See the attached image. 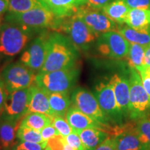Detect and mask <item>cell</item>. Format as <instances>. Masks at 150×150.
I'll return each mask as SVG.
<instances>
[{
	"instance_id": "45",
	"label": "cell",
	"mask_w": 150,
	"mask_h": 150,
	"mask_svg": "<svg viewBox=\"0 0 150 150\" xmlns=\"http://www.w3.org/2000/svg\"><path fill=\"white\" fill-rule=\"evenodd\" d=\"M45 150H51L50 149V147H48V146H47V147L45 148Z\"/></svg>"
},
{
	"instance_id": "1",
	"label": "cell",
	"mask_w": 150,
	"mask_h": 150,
	"mask_svg": "<svg viewBox=\"0 0 150 150\" xmlns=\"http://www.w3.org/2000/svg\"><path fill=\"white\" fill-rule=\"evenodd\" d=\"M77 56V50L68 38L56 31L50 33L46 59L39 73L74 66Z\"/></svg>"
},
{
	"instance_id": "10",
	"label": "cell",
	"mask_w": 150,
	"mask_h": 150,
	"mask_svg": "<svg viewBox=\"0 0 150 150\" xmlns=\"http://www.w3.org/2000/svg\"><path fill=\"white\" fill-rule=\"evenodd\" d=\"M49 36L50 33L45 30L39 33L27 45L20 61L33 71H40L46 59Z\"/></svg>"
},
{
	"instance_id": "8",
	"label": "cell",
	"mask_w": 150,
	"mask_h": 150,
	"mask_svg": "<svg viewBox=\"0 0 150 150\" xmlns=\"http://www.w3.org/2000/svg\"><path fill=\"white\" fill-rule=\"evenodd\" d=\"M130 43L117 31H111L100 35L96 41L98 53L111 59H122L128 54Z\"/></svg>"
},
{
	"instance_id": "30",
	"label": "cell",
	"mask_w": 150,
	"mask_h": 150,
	"mask_svg": "<svg viewBox=\"0 0 150 150\" xmlns=\"http://www.w3.org/2000/svg\"><path fill=\"white\" fill-rule=\"evenodd\" d=\"M52 125L57 129L59 134L64 138L70 134L73 131H74L72 127L67 122L65 117L60 115H54L53 117H52Z\"/></svg>"
},
{
	"instance_id": "17",
	"label": "cell",
	"mask_w": 150,
	"mask_h": 150,
	"mask_svg": "<svg viewBox=\"0 0 150 150\" xmlns=\"http://www.w3.org/2000/svg\"><path fill=\"white\" fill-rule=\"evenodd\" d=\"M24 117H11L4 114H2V115L1 116L0 146L3 150H10L15 145L17 132Z\"/></svg>"
},
{
	"instance_id": "9",
	"label": "cell",
	"mask_w": 150,
	"mask_h": 150,
	"mask_svg": "<svg viewBox=\"0 0 150 150\" xmlns=\"http://www.w3.org/2000/svg\"><path fill=\"white\" fill-rule=\"evenodd\" d=\"M71 102L72 106L84 114L103 125L110 126V120L101 108L95 95L91 92L79 88L72 94Z\"/></svg>"
},
{
	"instance_id": "23",
	"label": "cell",
	"mask_w": 150,
	"mask_h": 150,
	"mask_svg": "<svg viewBox=\"0 0 150 150\" xmlns=\"http://www.w3.org/2000/svg\"><path fill=\"white\" fill-rule=\"evenodd\" d=\"M49 101L54 115L65 117L67 110L72 105L69 92L49 93Z\"/></svg>"
},
{
	"instance_id": "25",
	"label": "cell",
	"mask_w": 150,
	"mask_h": 150,
	"mask_svg": "<svg viewBox=\"0 0 150 150\" xmlns=\"http://www.w3.org/2000/svg\"><path fill=\"white\" fill-rule=\"evenodd\" d=\"M52 125V117L40 112H28L22 119L21 126L40 131L48 125Z\"/></svg>"
},
{
	"instance_id": "20",
	"label": "cell",
	"mask_w": 150,
	"mask_h": 150,
	"mask_svg": "<svg viewBox=\"0 0 150 150\" xmlns=\"http://www.w3.org/2000/svg\"><path fill=\"white\" fill-rule=\"evenodd\" d=\"M86 150H95L110 135L104 130L96 128H88L77 132Z\"/></svg>"
},
{
	"instance_id": "43",
	"label": "cell",
	"mask_w": 150,
	"mask_h": 150,
	"mask_svg": "<svg viewBox=\"0 0 150 150\" xmlns=\"http://www.w3.org/2000/svg\"><path fill=\"white\" fill-rule=\"evenodd\" d=\"M63 150H75L74 148H72L71 146H70L68 145V144L67 143L66 141H65V146H64V149Z\"/></svg>"
},
{
	"instance_id": "13",
	"label": "cell",
	"mask_w": 150,
	"mask_h": 150,
	"mask_svg": "<svg viewBox=\"0 0 150 150\" xmlns=\"http://www.w3.org/2000/svg\"><path fill=\"white\" fill-rule=\"evenodd\" d=\"M110 136L115 139L116 150H150L140 140L136 121L113 127Z\"/></svg>"
},
{
	"instance_id": "31",
	"label": "cell",
	"mask_w": 150,
	"mask_h": 150,
	"mask_svg": "<svg viewBox=\"0 0 150 150\" xmlns=\"http://www.w3.org/2000/svg\"><path fill=\"white\" fill-rule=\"evenodd\" d=\"M65 140L67 143L75 150H86L79 136L75 131H73L65 137Z\"/></svg>"
},
{
	"instance_id": "36",
	"label": "cell",
	"mask_w": 150,
	"mask_h": 150,
	"mask_svg": "<svg viewBox=\"0 0 150 150\" xmlns=\"http://www.w3.org/2000/svg\"><path fill=\"white\" fill-rule=\"evenodd\" d=\"M95 150H116V145L114 138L108 136L102 144H100Z\"/></svg>"
},
{
	"instance_id": "33",
	"label": "cell",
	"mask_w": 150,
	"mask_h": 150,
	"mask_svg": "<svg viewBox=\"0 0 150 150\" xmlns=\"http://www.w3.org/2000/svg\"><path fill=\"white\" fill-rule=\"evenodd\" d=\"M47 147V142L42 143H36V142H22L18 144L14 149H25V150H45Z\"/></svg>"
},
{
	"instance_id": "5",
	"label": "cell",
	"mask_w": 150,
	"mask_h": 150,
	"mask_svg": "<svg viewBox=\"0 0 150 150\" xmlns=\"http://www.w3.org/2000/svg\"><path fill=\"white\" fill-rule=\"evenodd\" d=\"M129 117L136 121L150 115V97L144 88L140 73L129 69Z\"/></svg>"
},
{
	"instance_id": "7",
	"label": "cell",
	"mask_w": 150,
	"mask_h": 150,
	"mask_svg": "<svg viewBox=\"0 0 150 150\" xmlns=\"http://www.w3.org/2000/svg\"><path fill=\"white\" fill-rule=\"evenodd\" d=\"M34 71L21 61L7 65L0 73V79L8 93L24 88L35 84Z\"/></svg>"
},
{
	"instance_id": "32",
	"label": "cell",
	"mask_w": 150,
	"mask_h": 150,
	"mask_svg": "<svg viewBox=\"0 0 150 150\" xmlns=\"http://www.w3.org/2000/svg\"><path fill=\"white\" fill-rule=\"evenodd\" d=\"M65 144L64 137L58 135L47 141V146L51 150H63Z\"/></svg>"
},
{
	"instance_id": "38",
	"label": "cell",
	"mask_w": 150,
	"mask_h": 150,
	"mask_svg": "<svg viewBox=\"0 0 150 150\" xmlns=\"http://www.w3.org/2000/svg\"><path fill=\"white\" fill-rule=\"evenodd\" d=\"M113 0H86V5L91 8L102 9L103 7Z\"/></svg>"
},
{
	"instance_id": "3",
	"label": "cell",
	"mask_w": 150,
	"mask_h": 150,
	"mask_svg": "<svg viewBox=\"0 0 150 150\" xmlns=\"http://www.w3.org/2000/svg\"><path fill=\"white\" fill-rule=\"evenodd\" d=\"M61 18L43 6L20 13H8L5 21L12 22L38 31L52 29L56 31L61 23Z\"/></svg>"
},
{
	"instance_id": "11",
	"label": "cell",
	"mask_w": 150,
	"mask_h": 150,
	"mask_svg": "<svg viewBox=\"0 0 150 150\" xmlns=\"http://www.w3.org/2000/svg\"><path fill=\"white\" fill-rule=\"evenodd\" d=\"M75 14L98 36L108 31H117L119 27L102 9L91 8L86 4L81 6Z\"/></svg>"
},
{
	"instance_id": "27",
	"label": "cell",
	"mask_w": 150,
	"mask_h": 150,
	"mask_svg": "<svg viewBox=\"0 0 150 150\" xmlns=\"http://www.w3.org/2000/svg\"><path fill=\"white\" fill-rule=\"evenodd\" d=\"M8 13H20L42 6L39 0H8Z\"/></svg>"
},
{
	"instance_id": "47",
	"label": "cell",
	"mask_w": 150,
	"mask_h": 150,
	"mask_svg": "<svg viewBox=\"0 0 150 150\" xmlns=\"http://www.w3.org/2000/svg\"><path fill=\"white\" fill-rule=\"evenodd\" d=\"M0 150H3V149H2V148L1 147V146H0Z\"/></svg>"
},
{
	"instance_id": "34",
	"label": "cell",
	"mask_w": 150,
	"mask_h": 150,
	"mask_svg": "<svg viewBox=\"0 0 150 150\" xmlns=\"http://www.w3.org/2000/svg\"><path fill=\"white\" fill-rule=\"evenodd\" d=\"M130 8L149 9L150 0H124Z\"/></svg>"
},
{
	"instance_id": "22",
	"label": "cell",
	"mask_w": 150,
	"mask_h": 150,
	"mask_svg": "<svg viewBox=\"0 0 150 150\" xmlns=\"http://www.w3.org/2000/svg\"><path fill=\"white\" fill-rule=\"evenodd\" d=\"M102 10L110 20L122 25L126 22L130 8L124 0H113L103 7Z\"/></svg>"
},
{
	"instance_id": "15",
	"label": "cell",
	"mask_w": 150,
	"mask_h": 150,
	"mask_svg": "<svg viewBox=\"0 0 150 150\" xmlns=\"http://www.w3.org/2000/svg\"><path fill=\"white\" fill-rule=\"evenodd\" d=\"M65 118L73 130L76 133L85 129L96 128L106 131L110 135L113 128L111 126H107L99 122L73 106H71L67 110L65 114Z\"/></svg>"
},
{
	"instance_id": "35",
	"label": "cell",
	"mask_w": 150,
	"mask_h": 150,
	"mask_svg": "<svg viewBox=\"0 0 150 150\" xmlns=\"http://www.w3.org/2000/svg\"><path fill=\"white\" fill-rule=\"evenodd\" d=\"M40 134L43 140L45 142H47L48 140H50V138H53L54 136L60 135L59 131H57V129L52 125H48V126L44 127L40 131Z\"/></svg>"
},
{
	"instance_id": "28",
	"label": "cell",
	"mask_w": 150,
	"mask_h": 150,
	"mask_svg": "<svg viewBox=\"0 0 150 150\" xmlns=\"http://www.w3.org/2000/svg\"><path fill=\"white\" fill-rule=\"evenodd\" d=\"M17 138L22 142H36V143H42L45 142L43 140L41 136L40 131L21 125L19 127L17 132Z\"/></svg>"
},
{
	"instance_id": "6",
	"label": "cell",
	"mask_w": 150,
	"mask_h": 150,
	"mask_svg": "<svg viewBox=\"0 0 150 150\" xmlns=\"http://www.w3.org/2000/svg\"><path fill=\"white\" fill-rule=\"evenodd\" d=\"M79 72L74 66L35 75V84L49 93L69 92L74 86Z\"/></svg>"
},
{
	"instance_id": "2",
	"label": "cell",
	"mask_w": 150,
	"mask_h": 150,
	"mask_svg": "<svg viewBox=\"0 0 150 150\" xmlns=\"http://www.w3.org/2000/svg\"><path fill=\"white\" fill-rule=\"evenodd\" d=\"M41 32L5 21L0 28V58L18 55L35 35Z\"/></svg>"
},
{
	"instance_id": "37",
	"label": "cell",
	"mask_w": 150,
	"mask_h": 150,
	"mask_svg": "<svg viewBox=\"0 0 150 150\" xmlns=\"http://www.w3.org/2000/svg\"><path fill=\"white\" fill-rule=\"evenodd\" d=\"M8 95V92L6 91L1 79H0V117L2 115L4 110L5 101Z\"/></svg>"
},
{
	"instance_id": "42",
	"label": "cell",
	"mask_w": 150,
	"mask_h": 150,
	"mask_svg": "<svg viewBox=\"0 0 150 150\" xmlns=\"http://www.w3.org/2000/svg\"><path fill=\"white\" fill-rule=\"evenodd\" d=\"M139 73H140V74H144V75H145V76H149V77H150V67L144 68L143 70L140 71Z\"/></svg>"
},
{
	"instance_id": "39",
	"label": "cell",
	"mask_w": 150,
	"mask_h": 150,
	"mask_svg": "<svg viewBox=\"0 0 150 150\" xmlns=\"http://www.w3.org/2000/svg\"><path fill=\"white\" fill-rule=\"evenodd\" d=\"M140 76H141L144 88L145 89L146 92L150 97V77L144 74H140Z\"/></svg>"
},
{
	"instance_id": "16",
	"label": "cell",
	"mask_w": 150,
	"mask_h": 150,
	"mask_svg": "<svg viewBox=\"0 0 150 150\" xmlns=\"http://www.w3.org/2000/svg\"><path fill=\"white\" fill-rule=\"evenodd\" d=\"M108 81L113 90L116 102L120 110L122 112L124 117H129L130 95L129 78H127L123 75L115 74L110 78Z\"/></svg>"
},
{
	"instance_id": "26",
	"label": "cell",
	"mask_w": 150,
	"mask_h": 150,
	"mask_svg": "<svg viewBox=\"0 0 150 150\" xmlns=\"http://www.w3.org/2000/svg\"><path fill=\"white\" fill-rule=\"evenodd\" d=\"M145 47L140 45L130 43V47L126 57L129 68L135 69L138 72L143 68Z\"/></svg>"
},
{
	"instance_id": "14",
	"label": "cell",
	"mask_w": 150,
	"mask_h": 150,
	"mask_svg": "<svg viewBox=\"0 0 150 150\" xmlns=\"http://www.w3.org/2000/svg\"><path fill=\"white\" fill-rule=\"evenodd\" d=\"M30 87L9 93L6 99L3 114L11 117H21L28 113Z\"/></svg>"
},
{
	"instance_id": "24",
	"label": "cell",
	"mask_w": 150,
	"mask_h": 150,
	"mask_svg": "<svg viewBox=\"0 0 150 150\" xmlns=\"http://www.w3.org/2000/svg\"><path fill=\"white\" fill-rule=\"evenodd\" d=\"M117 31L129 43L138 44L144 47L150 45V31H140L129 26H119Z\"/></svg>"
},
{
	"instance_id": "12",
	"label": "cell",
	"mask_w": 150,
	"mask_h": 150,
	"mask_svg": "<svg viewBox=\"0 0 150 150\" xmlns=\"http://www.w3.org/2000/svg\"><path fill=\"white\" fill-rule=\"evenodd\" d=\"M99 106L110 122L122 125L124 115L118 107L113 90L109 81H102L95 86V93Z\"/></svg>"
},
{
	"instance_id": "40",
	"label": "cell",
	"mask_w": 150,
	"mask_h": 150,
	"mask_svg": "<svg viewBox=\"0 0 150 150\" xmlns=\"http://www.w3.org/2000/svg\"><path fill=\"white\" fill-rule=\"evenodd\" d=\"M150 67V45L145 47V56H144L143 68H142V70H143L144 68H146V67Z\"/></svg>"
},
{
	"instance_id": "41",
	"label": "cell",
	"mask_w": 150,
	"mask_h": 150,
	"mask_svg": "<svg viewBox=\"0 0 150 150\" xmlns=\"http://www.w3.org/2000/svg\"><path fill=\"white\" fill-rule=\"evenodd\" d=\"M9 1L8 0H0V16H3L8 12Z\"/></svg>"
},
{
	"instance_id": "18",
	"label": "cell",
	"mask_w": 150,
	"mask_h": 150,
	"mask_svg": "<svg viewBox=\"0 0 150 150\" xmlns=\"http://www.w3.org/2000/svg\"><path fill=\"white\" fill-rule=\"evenodd\" d=\"M28 112H40L50 117L54 116L49 101V92L36 84H33L30 87Z\"/></svg>"
},
{
	"instance_id": "21",
	"label": "cell",
	"mask_w": 150,
	"mask_h": 150,
	"mask_svg": "<svg viewBox=\"0 0 150 150\" xmlns=\"http://www.w3.org/2000/svg\"><path fill=\"white\" fill-rule=\"evenodd\" d=\"M125 23L134 29L150 31V10L130 8Z\"/></svg>"
},
{
	"instance_id": "4",
	"label": "cell",
	"mask_w": 150,
	"mask_h": 150,
	"mask_svg": "<svg viewBox=\"0 0 150 150\" xmlns=\"http://www.w3.org/2000/svg\"><path fill=\"white\" fill-rule=\"evenodd\" d=\"M56 32L67 35L73 45L81 51L88 50L99 37L76 14L62 18Z\"/></svg>"
},
{
	"instance_id": "44",
	"label": "cell",
	"mask_w": 150,
	"mask_h": 150,
	"mask_svg": "<svg viewBox=\"0 0 150 150\" xmlns=\"http://www.w3.org/2000/svg\"><path fill=\"white\" fill-rule=\"evenodd\" d=\"M3 16H0V28H1V24H3Z\"/></svg>"
},
{
	"instance_id": "29",
	"label": "cell",
	"mask_w": 150,
	"mask_h": 150,
	"mask_svg": "<svg viewBox=\"0 0 150 150\" xmlns=\"http://www.w3.org/2000/svg\"><path fill=\"white\" fill-rule=\"evenodd\" d=\"M136 125L141 141L150 149V115L136 120Z\"/></svg>"
},
{
	"instance_id": "19",
	"label": "cell",
	"mask_w": 150,
	"mask_h": 150,
	"mask_svg": "<svg viewBox=\"0 0 150 150\" xmlns=\"http://www.w3.org/2000/svg\"><path fill=\"white\" fill-rule=\"evenodd\" d=\"M39 1L59 18L72 16L81 6L86 4V0H39Z\"/></svg>"
},
{
	"instance_id": "46",
	"label": "cell",
	"mask_w": 150,
	"mask_h": 150,
	"mask_svg": "<svg viewBox=\"0 0 150 150\" xmlns=\"http://www.w3.org/2000/svg\"><path fill=\"white\" fill-rule=\"evenodd\" d=\"M13 150H25V149H13Z\"/></svg>"
}]
</instances>
